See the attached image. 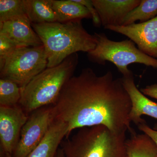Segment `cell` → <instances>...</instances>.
Returning <instances> with one entry per match:
<instances>
[{"label": "cell", "mask_w": 157, "mask_h": 157, "mask_svg": "<svg viewBox=\"0 0 157 157\" xmlns=\"http://www.w3.org/2000/svg\"><path fill=\"white\" fill-rule=\"evenodd\" d=\"M51 4L57 22H66L83 18L92 19L87 9L75 0H51Z\"/></svg>", "instance_id": "obj_14"}, {"label": "cell", "mask_w": 157, "mask_h": 157, "mask_svg": "<svg viewBox=\"0 0 157 157\" xmlns=\"http://www.w3.org/2000/svg\"><path fill=\"white\" fill-rule=\"evenodd\" d=\"M67 134V124L55 119L43 140L26 157H56L59 146Z\"/></svg>", "instance_id": "obj_13"}, {"label": "cell", "mask_w": 157, "mask_h": 157, "mask_svg": "<svg viewBox=\"0 0 157 157\" xmlns=\"http://www.w3.org/2000/svg\"><path fill=\"white\" fill-rule=\"evenodd\" d=\"M140 90L144 95L157 100V84L147 86L146 87L140 89Z\"/></svg>", "instance_id": "obj_23"}, {"label": "cell", "mask_w": 157, "mask_h": 157, "mask_svg": "<svg viewBox=\"0 0 157 157\" xmlns=\"http://www.w3.org/2000/svg\"><path fill=\"white\" fill-rule=\"evenodd\" d=\"M25 15V0L0 1V23Z\"/></svg>", "instance_id": "obj_19"}, {"label": "cell", "mask_w": 157, "mask_h": 157, "mask_svg": "<svg viewBox=\"0 0 157 157\" xmlns=\"http://www.w3.org/2000/svg\"><path fill=\"white\" fill-rule=\"evenodd\" d=\"M27 16L33 24L56 22L51 0H25Z\"/></svg>", "instance_id": "obj_16"}, {"label": "cell", "mask_w": 157, "mask_h": 157, "mask_svg": "<svg viewBox=\"0 0 157 157\" xmlns=\"http://www.w3.org/2000/svg\"><path fill=\"white\" fill-rule=\"evenodd\" d=\"M75 1L84 6L87 9L91 15L93 24L95 27L99 28L102 25L99 14L93 5L92 0H75Z\"/></svg>", "instance_id": "obj_21"}, {"label": "cell", "mask_w": 157, "mask_h": 157, "mask_svg": "<svg viewBox=\"0 0 157 157\" xmlns=\"http://www.w3.org/2000/svg\"><path fill=\"white\" fill-rule=\"evenodd\" d=\"M55 119L52 106L35 110L23 127L12 157H26L43 140Z\"/></svg>", "instance_id": "obj_7"}, {"label": "cell", "mask_w": 157, "mask_h": 157, "mask_svg": "<svg viewBox=\"0 0 157 157\" xmlns=\"http://www.w3.org/2000/svg\"><path fill=\"white\" fill-rule=\"evenodd\" d=\"M52 107L55 119L67 125L66 138L75 129L98 125L135 132L129 119L131 98L121 78L110 71L99 76L91 68L82 69L67 82Z\"/></svg>", "instance_id": "obj_1"}, {"label": "cell", "mask_w": 157, "mask_h": 157, "mask_svg": "<svg viewBox=\"0 0 157 157\" xmlns=\"http://www.w3.org/2000/svg\"><path fill=\"white\" fill-rule=\"evenodd\" d=\"M44 46L17 47L0 63L1 78L9 79L23 88L47 67Z\"/></svg>", "instance_id": "obj_6"}, {"label": "cell", "mask_w": 157, "mask_h": 157, "mask_svg": "<svg viewBox=\"0 0 157 157\" xmlns=\"http://www.w3.org/2000/svg\"><path fill=\"white\" fill-rule=\"evenodd\" d=\"M126 132L103 125L84 127L61 144L65 157H128Z\"/></svg>", "instance_id": "obj_4"}, {"label": "cell", "mask_w": 157, "mask_h": 157, "mask_svg": "<svg viewBox=\"0 0 157 157\" xmlns=\"http://www.w3.org/2000/svg\"><path fill=\"white\" fill-rule=\"evenodd\" d=\"M137 126L139 130L143 132L144 134L148 135L153 140L157 146V124H155L153 128H151L149 126L145 121L144 119L142 122Z\"/></svg>", "instance_id": "obj_22"}, {"label": "cell", "mask_w": 157, "mask_h": 157, "mask_svg": "<svg viewBox=\"0 0 157 157\" xmlns=\"http://www.w3.org/2000/svg\"><path fill=\"white\" fill-rule=\"evenodd\" d=\"M56 157H65L63 151L61 148V147H59L57 152Z\"/></svg>", "instance_id": "obj_24"}, {"label": "cell", "mask_w": 157, "mask_h": 157, "mask_svg": "<svg viewBox=\"0 0 157 157\" xmlns=\"http://www.w3.org/2000/svg\"><path fill=\"white\" fill-rule=\"evenodd\" d=\"M157 16V0H141L140 4L127 14L122 26L146 22Z\"/></svg>", "instance_id": "obj_17"}, {"label": "cell", "mask_w": 157, "mask_h": 157, "mask_svg": "<svg viewBox=\"0 0 157 157\" xmlns=\"http://www.w3.org/2000/svg\"><path fill=\"white\" fill-rule=\"evenodd\" d=\"M98 11L101 24L121 26L130 11L140 4L141 0H92Z\"/></svg>", "instance_id": "obj_12"}, {"label": "cell", "mask_w": 157, "mask_h": 157, "mask_svg": "<svg viewBox=\"0 0 157 157\" xmlns=\"http://www.w3.org/2000/svg\"><path fill=\"white\" fill-rule=\"evenodd\" d=\"M128 157H157V146L145 134H131L126 141Z\"/></svg>", "instance_id": "obj_15"}, {"label": "cell", "mask_w": 157, "mask_h": 157, "mask_svg": "<svg viewBox=\"0 0 157 157\" xmlns=\"http://www.w3.org/2000/svg\"><path fill=\"white\" fill-rule=\"evenodd\" d=\"M21 88L9 79H0V106L13 107L19 104L21 98Z\"/></svg>", "instance_id": "obj_18"}, {"label": "cell", "mask_w": 157, "mask_h": 157, "mask_svg": "<svg viewBox=\"0 0 157 157\" xmlns=\"http://www.w3.org/2000/svg\"><path fill=\"white\" fill-rule=\"evenodd\" d=\"M0 33L5 35L17 47L43 45L27 15L1 23Z\"/></svg>", "instance_id": "obj_10"}, {"label": "cell", "mask_w": 157, "mask_h": 157, "mask_svg": "<svg viewBox=\"0 0 157 157\" xmlns=\"http://www.w3.org/2000/svg\"><path fill=\"white\" fill-rule=\"evenodd\" d=\"M105 29L128 37L143 53L157 59V16L146 22Z\"/></svg>", "instance_id": "obj_8"}, {"label": "cell", "mask_w": 157, "mask_h": 157, "mask_svg": "<svg viewBox=\"0 0 157 157\" xmlns=\"http://www.w3.org/2000/svg\"><path fill=\"white\" fill-rule=\"evenodd\" d=\"M5 157H12V156H11V155L10 154L7 153L5 154Z\"/></svg>", "instance_id": "obj_25"}, {"label": "cell", "mask_w": 157, "mask_h": 157, "mask_svg": "<svg viewBox=\"0 0 157 157\" xmlns=\"http://www.w3.org/2000/svg\"><path fill=\"white\" fill-rule=\"evenodd\" d=\"M121 79L132 101V109L129 115L131 122L137 125L144 120L141 118L143 115L157 119V103L150 100L137 88L133 72L123 76Z\"/></svg>", "instance_id": "obj_11"}, {"label": "cell", "mask_w": 157, "mask_h": 157, "mask_svg": "<svg viewBox=\"0 0 157 157\" xmlns=\"http://www.w3.org/2000/svg\"><path fill=\"white\" fill-rule=\"evenodd\" d=\"M95 48L87 53L90 61L105 65L109 62L115 65L123 76L132 73L128 67L132 63L142 64L157 69V59L147 55L130 39L121 41L110 40L103 33H95Z\"/></svg>", "instance_id": "obj_5"}, {"label": "cell", "mask_w": 157, "mask_h": 157, "mask_svg": "<svg viewBox=\"0 0 157 157\" xmlns=\"http://www.w3.org/2000/svg\"><path fill=\"white\" fill-rule=\"evenodd\" d=\"M32 25L45 48L47 67L60 64L78 52L88 53L97 45L95 36L88 33L81 19L66 22L32 23Z\"/></svg>", "instance_id": "obj_2"}, {"label": "cell", "mask_w": 157, "mask_h": 157, "mask_svg": "<svg viewBox=\"0 0 157 157\" xmlns=\"http://www.w3.org/2000/svg\"><path fill=\"white\" fill-rule=\"evenodd\" d=\"M78 63V54H73L60 64L46 68L21 89L19 104L25 112L32 113L53 105L65 84L73 76Z\"/></svg>", "instance_id": "obj_3"}, {"label": "cell", "mask_w": 157, "mask_h": 157, "mask_svg": "<svg viewBox=\"0 0 157 157\" xmlns=\"http://www.w3.org/2000/svg\"><path fill=\"white\" fill-rule=\"evenodd\" d=\"M29 116L19 105L0 106V140L5 154H12Z\"/></svg>", "instance_id": "obj_9"}, {"label": "cell", "mask_w": 157, "mask_h": 157, "mask_svg": "<svg viewBox=\"0 0 157 157\" xmlns=\"http://www.w3.org/2000/svg\"><path fill=\"white\" fill-rule=\"evenodd\" d=\"M17 48L7 37L0 33V63Z\"/></svg>", "instance_id": "obj_20"}]
</instances>
